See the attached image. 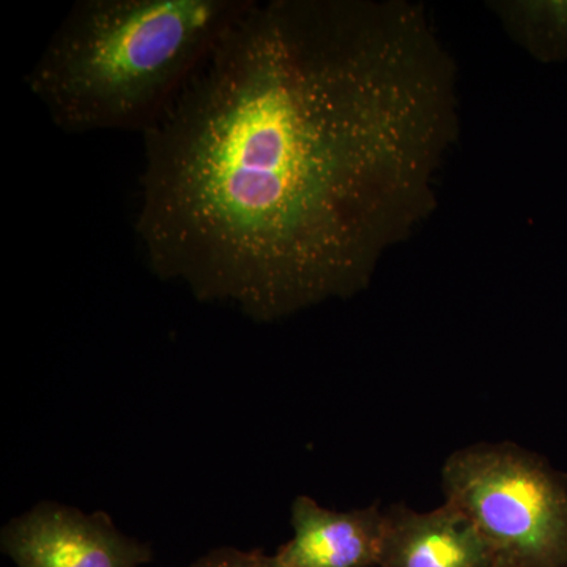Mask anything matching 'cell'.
Masks as SVG:
<instances>
[{
	"mask_svg": "<svg viewBox=\"0 0 567 567\" xmlns=\"http://www.w3.org/2000/svg\"><path fill=\"white\" fill-rule=\"evenodd\" d=\"M457 66L406 0H252L144 137L152 274L271 323L363 292L436 208Z\"/></svg>",
	"mask_w": 567,
	"mask_h": 567,
	"instance_id": "cell-1",
	"label": "cell"
},
{
	"mask_svg": "<svg viewBox=\"0 0 567 567\" xmlns=\"http://www.w3.org/2000/svg\"><path fill=\"white\" fill-rule=\"evenodd\" d=\"M252 0H78L25 74L69 134L162 121Z\"/></svg>",
	"mask_w": 567,
	"mask_h": 567,
	"instance_id": "cell-2",
	"label": "cell"
},
{
	"mask_svg": "<svg viewBox=\"0 0 567 567\" xmlns=\"http://www.w3.org/2000/svg\"><path fill=\"white\" fill-rule=\"evenodd\" d=\"M445 503L487 544L495 567H567V476L517 443H476L442 468Z\"/></svg>",
	"mask_w": 567,
	"mask_h": 567,
	"instance_id": "cell-3",
	"label": "cell"
},
{
	"mask_svg": "<svg viewBox=\"0 0 567 567\" xmlns=\"http://www.w3.org/2000/svg\"><path fill=\"white\" fill-rule=\"evenodd\" d=\"M0 547L17 567H142L153 557L148 544L123 535L103 511L54 502L11 518Z\"/></svg>",
	"mask_w": 567,
	"mask_h": 567,
	"instance_id": "cell-4",
	"label": "cell"
},
{
	"mask_svg": "<svg viewBox=\"0 0 567 567\" xmlns=\"http://www.w3.org/2000/svg\"><path fill=\"white\" fill-rule=\"evenodd\" d=\"M293 536L276 551L281 567H377L385 535L380 503L352 511L320 506L300 495L290 509Z\"/></svg>",
	"mask_w": 567,
	"mask_h": 567,
	"instance_id": "cell-5",
	"label": "cell"
},
{
	"mask_svg": "<svg viewBox=\"0 0 567 567\" xmlns=\"http://www.w3.org/2000/svg\"><path fill=\"white\" fill-rule=\"evenodd\" d=\"M377 567H495L472 522L443 503L421 513L405 503L385 509V535Z\"/></svg>",
	"mask_w": 567,
	"mask_h": 567,
	"instance_id": "cell-6",
	"label": "cell"
},
{
	"mask_svg": "<svg viewBox=\"0 0 567 567\" xmlns=\"http://www.w3.org/2000/svg\"><path fill=\"white\" fill-rule=\"evenodd\" d=\"M487 9L536 62L567 61V0H492Z\"/></svg>",
	"mask_w": 567,
	"mask_h": 567,
	"instance_id": "cell-7",
	"label": "cell"
},
{
	"mask_svg": "<svg viewBox=\"0 0 567 567\" xmlns=\"http://www.w3.org/2000/svg\"><path fill=\"white\" fill-rule=\"evenodd\" d=\"M189 567H281L275 555L234 547L213 548Z\"/></svg>",
	"mask_w": 567,
	"mask_h": 567,
	"instance_id": "cell-8",
	"label": "cell"
}]
</instances>
